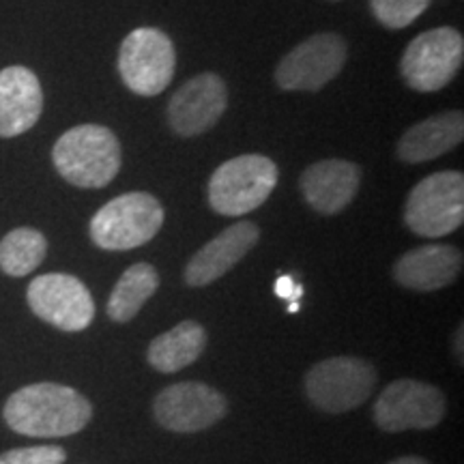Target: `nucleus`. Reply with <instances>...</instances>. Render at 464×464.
I'll return each instance as SVG.
<instances>
[{
    "label": "nucleus",
    "mask_w": 464,
    "mask_h": 464,
    "mask_svg": "<svg viewBox=\"0 0 464 464\" xmlns=\"http://www.w3.org/2000/svg\"><path fill=\"white\" fill-rule=\"evenodd\" d=\"M3 417L17 434L34 439H61L80 432L92 417L82 393L58 382H34L5 402Z\"/></svg>",
    "instance_id": "nucleus-1"
},
{
    "label": "nucleus",
    "mask_w": 464,
    "mask_h": 464,
    "mask_svg": "<svg viewBox=\"0 0 464 464\" xmlns=\"http://www.w3.org/2000/svg\"><path fill=\"white\" fill-rule=\"evenodd\" d=\"M54 168L67 183L82 189H102L121 170L119 138L103 125H78L58 138L52 149Z\"/></svg>",
    "instance_id": "nucleus-2"
},
{
    "label": "nucleus",
    "mask_w": 464,
    "mask_h": 464,
    "mask_svg": "<svg viewBox=\"0 0 464 464\" xmlns=\"http://www.w3.org/2000/svg\"><path fill=\"white\" fill-rule=\"evenodd\" d=\"M280 170L265 155L247 153L228 160L211 174L208 205L219 216L241 218L265 205L276 189Z\"/></svg>",
    "instance_id": "nucleus-3"
},
{
    "label": "nucleus",
    "mask_w": 464,
    "mask_h": 464,
    "mask_svg": "<svg viewBox=\"0 0 464 464\" xmlns=\"http://www.w3.org/2000/svg\"><path fill=\"white\" fill-rule=\"evenodd\" d=\"M164 207L147 191H130L110 200L91 219V239L108 252L140 247L164 226Z\"/></svg>",
    "instance_id": "nucleus-4"
},
{
    "label": "nucleus",
    "mask_w": 464,
    "mask_h": 464,
    "mask_svg": "<svg viewBox=\"0 0 464 464\" xmlns=\"http://www.w3.org/2000/svg\"><path fill=\"white\" fill-rule=\"evenodd\" d=\"M464 219V174L434 172L411 189L404 205V222L415 235L440 239L456 232Z\"/></svg>",
    "instance_id": "nucleus-5"
},
{
    "label": "nucleus",
    "mask_w": 464,
    "mask_h": 464,
    "mask_svg": "<svg viewBox=\"0 0 464 464\" xmlns=\"http://www.w3.org/2000/svg\"><path fill=\"white\" fill-rule=\"evenodd\" d=\"M177 72V50L160 28H136L119 50V73L131 92L155 97L172 82Z\"/></svg>",
    "instance_id": "nucleus-6"
},
{
    "label": "nucleus",
    "mask_w": 464,
    "mask_h": 464,
    "mask_svg": "<svg viewBox=\"0 0 464 464\" xmlns=\"http://www.w3.org/2000/svg\"><path fill=\"white\" fill-rule=\"evenodd\" d=\"M374 365L359 357H332L318 362L305 374V393L324 413H348L372 396Z\"/></svg>",
    "instance_id": "nucleus-7"
},
{
    "label": "nucleus",
    "mask_w": 464,
    "mask_h": 464,
    "mask_svg": "<svg viewBox=\"0 0 464 464\" xmlns=\"http://www.w3.org/2000/svg\"><path fill=\"white\" fill-rule=\"evenodd\" d=\"M464 39L456 28L440 26L421 33L404 50L400 72L413 91L434 92L445 89L460 72Z\"/></svg>",
    "instance_id": "nucleus-8"
},
{
    "label": "nucleus",
    "mask_w": 464,
    "mask_h": 464,
    "mask_svg": "<svg viewBox=\"0 0 464 464\" xmlns=\"http://www.w3.org/2000/svg\"><path fill=\"white\" fill-rule=\"evenodd\" d=\"M372 413L385 432L432 430L445 417V396L430 382L400 379L376 398Z\"/></svg>",
    "instance_id": "nucleus-9"
},
{
    "label": "nucleus",
    "mask_w": 464,
    "mask_h": 464,
    "mask_svg": "<svg viewBox=\"0 0 464 464\" xmlns=\"http://www.w3.org/2000/svg\"><path fill=\"white\" fill-rule=\"evenodd\" d=\"M26 301L33 314L61 332H84L95 318V301L75 276L45 274L28 284Z\"/></svg>",
    "instance_id": "nucleus-10"
},
{
    "label": "nucleus",
    "mask_w": 464,
    "mask_h": 464,
    "mask_svg": "<svg viewBox=\"0 0 464 464\" xmlns=\"http://www.w3.org/2000/svg\"><path fill=\"white\" fill-rule=\"evenodd\" d=\"M348 56L338 33H318L290 50L276 69V82L284 91H321L342 72Z\"/></svg>",
    "instance_id": "nucleus-11"
},
{
    "label": "nucleus",
    "mask_w": 464,
    "mask_h": 464,
    "mask_svg": "<svg viewBox=\"0 0 464 464\" xmlns=\"http://www.w3.org/2000/svg\"><path fill=\"white\" fill-rule=\"evenodd\" d=\"M228 402L205 382H177L158 393L155 420L170 432H200L224 420Z\"/></svg>",
    "instance_id": "nucleus-12"
},
{
    "label": "nucleus",
    "mask_w": 464,
    "mask_h": 464,
    "mask_svg": "<svg viewBox=\"0 0 464 464\" xmlns=\"http://www.w3.org/2000/svg\"><path fill=\"white\" fill-rule=\"evenodd\" d=\"M228 106V89L216 73H200L185 82L168 103V123L177 136L194 138L211 130Z\"/></svg>",
    "instance_id": "nucleus-13"
},
{
    "label": "nucleus",
    "mask_w": 464,
    "mask_h": 464,
    "mask_svg": "<svg viewBox=\"0 0 464 464\" xmlns=\"http://www.w3.org/2000/svg\"><path fill=\"white\" fill-rule=\"evenodd\" d=\"M260 239V230L254 222L232 224L219 232L198 254H194L185 266V282L194 288H202L224 277L237 263L247 256Z\"/></svg>",
    "instance_id": "nucleus-14"
},
{
    "label": "nucleus",
    "mask_w": 464,
    "mask_h": 464,
    "mask_svg": "<svg viewBox=\"0 0 464 464\" xmlns=\"http://www.w3.org/2000/svg\"><path fill=\"white\" fill-rule=\"evenodd\" d=\"M362 168L346 160H323L301 174V191L314 211L335 216L355 200Z\"/></svg>",
    "instance_id": "nucleus-15"
},
{
    "label": "nucleus",
    "mask_w": 464,
    "mask_h": 464,
    "mask_svg": "<svg viewBox=\"0 0 464 464\" xmlns=\"http://www.w3.org/2000/svg\"><path fill=\"white\" fill-rule=\"evenodd\" d=\"M44 112V91L28 67L0 72V138H15L31 130Z\"/></svg>",
    "instance_id": "nucleus-16"
},
{
    "label": "nucleus",
    "mask_w": 464,
    "mask_h": 464,
    "mask_svg": "<svg viewBox=\"0 0 464 464\" xmlns=\"http://www.w3.org/2000/svg\"><path fill=\"white\" fill-rule=\"evenodd\" d=\"M462 271V252L460 249L443 246V243H430L406 252L393 265V280L400 286L417 290V293H432L456 282Z\"/></svg>",
    "instance_id": "nucleus-17"
},
{
    "label": "nucleus",
    "mask_w": 464,
    "mask_h": 464,
    "mask_svg": "<svg viewBox=\"0 0 464 464\" xmlns=\"http://www.w3.org/2000/svg\"><path fill=\"white\" fill-rule=\"evenodd\" d=\"M464 138V116L451 110L421 121L404 131L398 142V158L406 164H423L456 149Z\"/></svg>",
    "instance_id": "nucleus-18"
},
{
    "label": "nucleus",
    "mask_w": 464,
    "mask_h": 464,
    "mask_svg": "<svg viewBox=\"0 0 464 464\" xmlns=\"http://www.w3.org/2000/svg\"><path fill=\"white\" fill-rule=\"evenodd\" d=\"M207 346V332L202 324L183 321L170 332L161 334L149 344L147 359L158 372L172 374L198 362Z\"/></svg>",
    "instance_id": "nucleus-19"
},
{
    "label": "nucleus",
    "mask_w": 464,
    "mask_h": 464,
    "mask_svg": "<svg viewBox=\"0 0 464 464\" xmlns=\"http://www.w3.org/2000/svg\"><path fill=\"white\" fill-rule=\"evenodd\" d=\"M160 274L153 265L136 263L119 277L108 299V316L114 323H130L142 305L158 293Z\"/></svg>",
    "instance_id": "nucleus-20"
},
{
    "label": "nucleus",
    "mask_w": 464,
    "mask_h": 464,
    "mask_svg": "<svg viewBox=\"0 0 464 464\" xmlns=\"http://www.w3.org/2000/svg\"><path fill=\"white\" fill-rule=\"evenodd\" d=\"M48 254V241L34 228H15L0 241V269L11 277L33 274Z\"/></svg>",
    "instance_id": "nucleus-21"
},
{
    "label": "nucleus",
    "mask_w": 464,
    "mask_h": 464,
    "mask_svg": "<svg viewBox=\"0 0 464 464\" xmlns=\"http://www.w3.org/2000/svg\"><path fill=\"white\" fill-rule=\"evenodd\" d=\"M430 3L432 0H370V7L382 26L400 31L413 24Z\"/></svg>",
    "instance_id": "nucleus-22"
},
{
    "label": "nucleus",
    "mask_w": 464,
    "mask_h": 464,
    "mask_svg": "<svg viewBox=\"0 0 464 464\" xmlns=\"http://www.w3.org/2000/svg\"><path fill=\"white\" fill-rule=\"evenodd\" d=\"M65 450L58 445H34V448L9 450L0 456V464H63Z\"/></svg>",
    "instance_id": "nucleus-23"
},
{
    "label": "nucleus",
    "mask_w": 464,
    "mask_h": 464,
    "mask_svg": "<svg viewBox=\"0 0 464 464\" xmlns=\"http://www.w3.org/2000/svg\"><path fill=\"white\" fill-rule=\"evenodd\" d=\"M276 295L288 301H299L304 295V286L293 280L290 276H280L276 282Z\"/></svg>",
    "instance_id": "nucleus-24"
},
{
    "label": "nucleus",
    "mask_w": 464,
    "mask_h": 464,
    "mask_svg": "<svg viewBox=\"0 0 464 464\" xmlns=\"http://www.w3.org/2000/svg\"><path fill=\"white\" fill-rule=\"evenodd\" d=\"M390 464H430V462L423 460L420 456H404V458H398V460H392Z\"/></svg>",
    "instance_id": "nucleus-25"
},
{
    "label": "nucleus",
    "mask_w": 464,
    "mask_h": 464,
    "mask_svg": "<svg viewBox=\"0 0 464 464\" xmlns=\"http://www.w3.org/2000/svg\"><path fill=\"white\" fill-rule=\"evenodd\" d=\"M460 342H462V329H458V344H460ZM458 357L462 359V348L460 346H458Z\"/></svg>",
    "instance_id": "nucleus-26"
},
{
    "label": "nucleus",
    "mask_w": 464,
    "mask_h": 464,
    "mask_svg": "<svg viewBox=\"0 0 464 464\" xmlns=\"http://www.w3.org/2000/svg\"><path fill=\"white\" fill-rule=\"evenodd\" d=\"M288 312H299V301H290V307H288Z\"/></svg>",
    "instance_id": "nucleus-27"
}]
</instances>
